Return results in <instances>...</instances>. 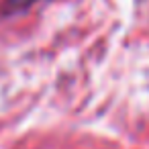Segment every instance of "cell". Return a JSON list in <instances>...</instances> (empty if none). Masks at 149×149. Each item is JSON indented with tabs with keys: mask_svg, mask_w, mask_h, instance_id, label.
I'll return each instance as SVG.
<instances>
[{
	"mask_svg": "<svg viewBox=\"0 0 149 149\" xmlns=\"http://www.w3.org/2000/svg\"><path fill=\"white\" fill-rule=\"evenodd\" d=\"M33 2H37V0H6L4 13H17V10H23V8L31 6Z\"/></svg>",
	"mask_w": 149,
	"mask_h": 149,
	"instance_id": "obj_1",
	"label": "cell"
}]
</instances>
